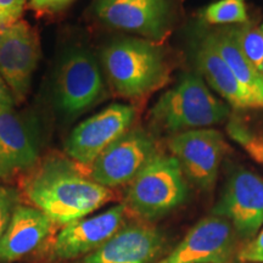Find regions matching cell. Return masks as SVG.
I'll return each instance as SVG.
<instances>
[{"label":"cell","mask_w":263,"mask_h":263,"mask_svg":"<svg viewBox=\"0 0 263 263\" xmlns=\"http://www.w3.org/2000/svg\"><path fill=\"white\" fill-rule=\"evenodd\" d=\"M24 192L33 207L62 227L114 199L112 189L95 183L81 166L62 157H50L35 167L24 182Z\"/></svg>","instance_id":"obj_1"},{"label":"cell","mask_w":263,"mask_h":263,"mask_svg":"<svg viewBox=\"0 0 263 263\" xmlns=\"http://www.w3.org/2000/svg\"><path fill=\"white\" fill-rule=\"evenodd\" d=\"M101 65L118 97L138 101L168 81L171 67L161 44L143 38H123L101 52Z\"/></svg>","instance_id":"obj_2"},{"label":"cell","mask_w":263,"mask_h":263,"mask_svg":"<svg viewBox=\"0 0 263 263\" xmlns=\"http://www.w3.org/2000/svg\"><path fill=\"white\" fill-rule=\"evenodd\" d=\"M229 106L215 98L197 73H185L150 110L154 127L168 133L201 129L226 121Z\"/></svg>","instance_id":"obj_3"},{"label":"cell","mask_w":263,"mask_h":263,"mask_svg":"<svg viewBox=\"0 0 263 263\" xmlns=\"http://www.w3.org/2000/svg\"><path fill=\"white\" fill-rule=\"evenodd\" d=\"M185 177L172 155L157 154L128 184L123 205L145 222L168 215L185 201Z\"/></svg>","instance_id":"obj_4"},{"label":"cell","mask_w":263,"mask_h":263,"mask_svg":"<svg viewBox=\"0 0 263 263\" xmlns=\"http://www.w3.org/2000/svg\"><path fill=\"white\" fill-rule=\"evenodd\" d=\"M183 0H93L91 15L105 27L162 44L176 27Z\"/></svg>","instance_id":"obj_5"},{"label":"cell","mask_w":263,"mask_h":263,"mask_svg":"<svg viewBox=\"0 0 263 263\" xmlns=\"http://www.w3.org/2000/svg\"><path fill=\"white\" fill-rule=\"evenodd\" d=\"M157 154L154 138L140 128L132 127L94 160L87 173L105 188L128 185Z\"/></svg>","instance_id":"obj_6"},{"label":"cell","mask_w":263,"mask_h":263,"mask_svg":"<svg viewBox=\"0 0 263 263\" xmlns=\"http://www.w3.org/2000/svg\"><path fill=\"white\" fill-rule=\"evenodd\" d=\"M136 108L112 104L78 124L66 139L65 153L70 159L88 168L103 151L133 127Z\"/></svg>","instance_id":"obj_7"},{"label":"cell","mask_w":263,"mask_h":263,"mask_svg":"<svg viewBox=\"0 0 263 263\" xmlns=\"http://www.w3.org/2000/svg\"><path fill=\"white\" fill-rule=\"evenodd\" d=\"M168 149L190 183L205 192L213 188L226 149L218 130L201 128L173 134Z\"/></svg>","instance_id":"obj_8"},{"label":"cell","mask_w":263,"mask_h":263,"mask_svg":"<svg viewBox=\"0 0 263 263\" xmlns=\"http://www.w3.org/2000/svg\"><path fill=\"white\" fill-rule=\"evenodd\" d=\"M105 95L103 71L89 51L76 49L59 68L55 98L59 110L68 116L80 115Z\"/></svg>","instance_id":"obj_9"},{"label":"cell","mask_w":263,"mask_h":263,"mask_svg":"<svg viewBox=\"0 0 263 263\" xmlns=\"http://www.w3.org/2000/svg\"><path fill=\"white\" fill-rule=\"evenodd\" d=\"M39 58L38 35L27 22L20 20L0 31V73L15 104L27 98Z\"/></svg>","instance_id":"obj_10"},{"label":"cell","mask_w":263,"mask_h":263,"mask_svg":"<svg viewBox=\"0 0 263 263\" xmlns=\"http://www.w3.org/2000/svg\"><path fill=\"white\" fill-rule=\"evenodd\" d=\"M238 234L224 217L211 215L199 221L168 255L156 263H229Z\"/></svg>","instance_id":"obj_11"},{"label":"cell","mask_w":263,"mask_h":263,"mask_svg":"<svg viewBox=\"0 0 263 263\" xmlns=\"http://www.w3.org/2000/svg\"><path fill=\"white\" fill-rule=\"evenodd\" d=\"M212 215L228 219L240 238H254L263 226L262 177L249 170L234 171Z\"/></svg>","instance_id":"obj_12"},{"label":"cell","mask_w":263,"mask_h":263,"mask_svg":"<svg viewBox=\"0 0 263 263\" xmlns=\"http://www.w3.org/2000/svg\"><path fill=\"white\" fill-rule=\"evenodd\" d=\"M166 248L160 229L147 223L124 224L82 263H156Z\"/></svg>","instance_id":"obj_13"},{"label":"cell","mask_w":263,"mask_h":263,"mask_svg":"<svg viewBox=\"0 0 263 263\" xmlns=\"http://www.w3.org/2000/svg\"><path fill=\"white\" fill-rule=\"evenodd\" d=\"M127 209L123 203L110 207L103 213L62 227L52 254L60 259H73L90 255L124 226Z\"/></svg>","instance_id":"obj_14"},{"label":"cell","mask_w":263,"mask_h":263,"mask_svg":"<svg viewBox=\"0 0 263 263\" xmlns=\"http://www.w3.org/2000/svg\"><path fill=\"white\" fill-rule=\"evenodd\" d=\"M38 160V143L27 122L14 107L0 111V179L32 170Z\"/></svg>","instance_id":"obj_15"},{"label":"cell","mask_w":263,"mask_h":263,"mask_svg":"<svg viewBox=\"0 0 263 263\" xmlns=\"http://www.w3.org/2000/svg\"><path fill=\"white\" fill-rule=\"evenodd\" d=\"M54 226L38 209L20 203L0 239V262H15L31 255L51 234Z\"/></svg>","instance_id":"obj_16"},{"label":"cell","mask_w":263,"mask_h":263,"mask_svg":"<svg viewBox=\"0 0 263 263\" xmlns=\"http://www.w3.org/2000/svg\"><path fill=\"white\" fill-rule=\"evenodd\" d=\"M195 60L199 71L207 83L224 99L230 106L239 110L261 108L254 95L246 89L233 73L229 66L217 52L210 42L207 33L195 47Z\"/></svg>","instance_id":"obj_17"},{"label":"cell","mask_w":263,"mask_h":263,"mask_svg":"<svg viewBox=\"0 0 263 263\" xmlns=\"http://www.w3.org/2000/svg\"><path fill=\"white\" fill-rule=\"evenodd\" d=\"M207 37L213 48L229 66L236 80L257 99L261 108H263V77L261 72L256 70L242 55L228 29L223 28L210 32L207 33Z\"/></svg>","instance_id":"obj_18"},{"label":"cell","mask_w":263,"mask_h":263,"mask_svg":"<svg viewBox=\"0 0 263 263\" xmlns=\"http://www.w3.org/2000/svg\"><path fill=\"white\" fill-rule=\"evenodd\" d=\"M242 55L256 70L259 71L263 62V28L246 22L227 27Z\"/></svg>","instance_id":"obj_19"},{"label":"cell","mask_w":263,"mask_h":263,"mask_svg":"<svg viewBox=\"0 0 263 263\" xmlns=\"http://www.w3.org/2000/svg\"><path fill=\"white\" fill-rule=\"evenodd\" d=\"M201 17L207 25H242L249 22L245 0H218L203 9Z\"/></svg>","instance_id":"obj_20"},{"label":"cell","mask_w":263,"mask_h":263,"mask_svg":"<svg viewBox=\"0 0 263 263\" xmlns=\"http://www.w3.org/2000/svg\"><path fill=\"white\" fill-rule=\"evenodd\" d=\"M229 133L238 143L245 147L246 151L257 162L263 164V139L251 136L244 127L240 126L238 122H232L229 124Z\"/></svg>","instance_id":"obj_21"},{"label":"cell","mask_w":263,"mask_h":263,"mask_svg":"<svg viewBox=\"0 0 263 263\" xmlns=\"http://www.w3.org/2000/svg\"><path fill=\"white\" fill-rule=\"evenodd\" d=\"M20 205L17 190L10 186L0 185V239L5 234L11 222L16 207Z\"/></svg>","instance_id":"obj_22"},{"label":"cell","mask_w":263,"mask_h":263,"mask_svg":"<svg viewBox=\"0 0 263 263\" xmlns=\"http://www.w3.org/2000/svg\"><path fill=\"white\" fill-rule=\"evenodd\" d=\"M28 0H0V31L21 20Z\"/></svg>","instance_id":"obj_23"},{"label":"cell","mask_w":263,"mask_h":263,"mask_svg":"<svg viewBox=\"0 0 263 263\" xmlns=\"http://www.w3.org/2000/svg\"><path fill=\"white\" fill-rule=\"evenodd\" d=\"M238 259L240 262L263 263V229L240 250Z\"/></svg>","instance_id":"obj_24"},{"label":"cell","mask_w":263,"mask_h":263,"mask_svg":"<svg viewBox=\"0 0 263 263\" xmlns=\"http://www.w3.org/2000/svg\"><path fill=\"white\" fill-rule=\"evenodd\" d=\"M74 0H28L29 8L41 14H55L70 6Z\"/></svg>","instance_id":"obj_25"},{"label":"cell","mask_w":263,"mask_h":263,"mask_svg":"<svg viewBox=\"0 0 263 263\" xmlns=\"http://www.w3.org/2000/svg\"><path fill=\"white\" fill-rule=\"evenodd\" d=\"M14 105H15L14 98H12L8 85L5 83L4 78H3L2 73H0V111L5 110V108L14 107Z\"/></svg>","instance_id":"obj_26"},{"label":"cell","mask_w":263,"mask_h":263,"mask_svg":"<svg viewBox=\"0 0 263 263\" xmlns=\"http://www.w3.org/2000/svg\"><path fill=\"white\" fill-rule=\"evenodd\" d=\"M259 72H261V74H262V77H263V62H262V65H261V68H259Z\"/></svg>","instance_id":"obj_27"},{"label":"cell","mask_w":263,"mask_h":263,"mask_svg":"<svg viewBox=\"0 0 263 263\" xmlns=\"http://www.w3.org/2000/svg\"><path fill=\"white\" fill-rule=\"evenodd\" d=\"M262 28H263V26H262Z\"/></svg>","instance_id":"obj_28"}]
</instances>
